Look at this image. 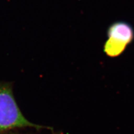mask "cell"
Listing matches in <instances>:
<instances>
[{
	"mask_svg": "<svg viewBox=\"0 0 134 134\" xmlns=\"http://www.w3.org/2000/svg\"><path fill=\"white\" fill-rule=\"evenodd\" d=\"M25 127L37 129L46 127L29 122L17 104L11 87L0 85V132Z\"/></svg>",
	"mask_w": 134,
	"mask_h": 134,
	"instance_id": "1",
	"label": "cell"
},
{
	"mask_svg": "<svg viewBox=\"0 0 134 134\" xmlns=\"http://www.w3.org/2000/svg\"><path fill=\"white\" fill-rule=\"evenodd\" d=\"M108 39L104 43L103 51L110 57L121 55L134 38V31L129 24L117 21L112 24L107 29Z\"/></svg>",
	"mask_w": 134,
	"mask_h": 134,
	"instance_id": "2",
	"label": "cell"
}]
</instances>
